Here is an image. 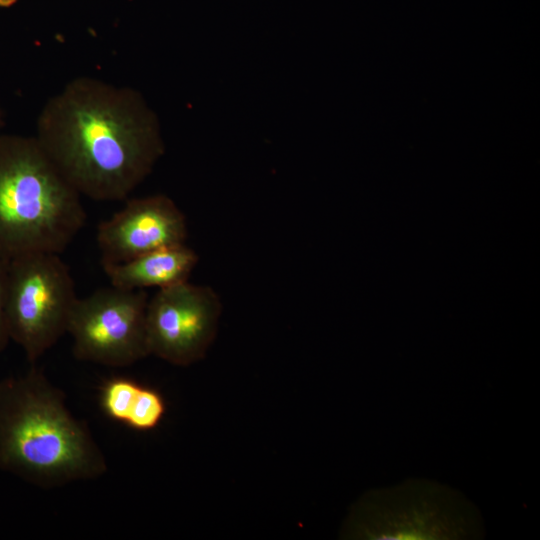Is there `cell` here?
Masks as SVG:
<instances>
[{
  "label": "cell",
  "instance_id": "52a82bcc",
  "mask_svg": "<svg viewBox=\"0 0 540 540\" xmlns=\"http://www.w3.org/2000/svg\"><path fill=\"white\" fill-rule=\"evenodd\" d=\"M221 313V300L209 286L185 281L158 289L146 309L149 355L176 366L198 362L216 337Z\"/></svg>",
  "mask_w": 540,
  "mask_h": 540
},
{
  "label": "cell",
  "instance_id": "30bf717a",
  "mask_svg": "<svg viewBox=\"0 0 540 540\" xmlns=\"http://www.w3.org/2000/svg\"><path fill=\"white\" fill-rule=\"evenodd\" d=\"M141 385L136 381L116 377L108 380L101 388V408L110 419L125 423Z\"/></svg>",
  "mask_w": 540,
  "mask_h": 540
},
{
  "label": "cell",
  "instance_id": "3957f363",
  "mask_svg": "<svg viewBox=\"0 0 540 540\" xmlns=\"http://www.w3.org/2000/svg\"><path fill=\"white\" fill-rule=\"evenodd\" d=\"M80 193L37 139L0 135V255L63 253L85 226Z\"/></svg>",
  "mask_w": 540,
  "mask_h": 540
},
{
  "label": "cell",
  "instance_id": "7c38bea8",
  "mask_svg": "<svg viewBox=\"0 0 540 540\" xmlns=\"http://www.w3.org/2000/svg\"><path fill=\"white\" fill-rule=\"evenodd\" d=\"M8 265L9 259L0 255V354L11 341L6 312Z\"/></svg>",
  "mask_w": 540,
  "mask_h": 540
},
{
  "label": "cell",
  "instance_id": "5b68a950",
  "mask_svg": "<svg viewBox=\"0 0 540 540\" xmlns=\"http://www.w3.org/2000/svg\"><path fill=\"white\" fill-rule=\"evenodd\" d=\"M77 298L70 269L60 254L28 253L9 260V335L28 362L35 364L66 334Z\"/></svg>",
  "mask_w": 540,
  "mask_h": 540
},
{
  "label": "cell",
  "instance_id": "5bb4252c",
  "mask_svg": "<svg viewBox=\"0 0 540 540\" xmlns=\"http://www.w3.org/2000/svg\"><path fill=\"white\" fill-rule=\"evenodd\" d=\"M1 124H2V111L0 109V126H1Z\"/></svg>",
  "mask_w": 540,
  "mask_h": 540
},
{
  "label": "cell",
  "instance_id": "ba28073f",
  "mask_svg": "<svg viewBox=\"0 0 540 540\" xmlns=\"http://www.w3.org/2000/svg\"><path fill=\"white\" fill-rule=\"evenodd\" d=\"M187 236L186 217L170 197L131 198L98 224L100 264L122 263L156 249L185 244Z\"/></svg>",
  "mask_w": 540,
  "mask_h": 540
},
{
  "label": "cell",
  "instance_id": "8fae6325",
  "mask_svg": "<svg viewBox=\"0 0 540 540\" xmlns=\"http://www.w3.org/2000/svg\"><path fill=\"white\" fill-rule=\"evenodd\" d=\"M165 412L166 404L162 395L141 385L124 424L136 431H150L160 424Z\"/></svg>",
  "mask_w": 540,
  "mask_h": 540
},
{
  "label": "cell",
  "instance_id": "4fadbf2b",
  "mask_svg": "<svg viewBox=\"0 0 540 540\" xmlns=\"http://www.w3.org/2000/svg\"><path fill=\"white\" fill-rule=\"evenodd\" d=\"M17 2V0H0V7H11Z\"/></svg>",
  "mask_w": 540,
  "mask_h": 540
},
{
  "label": "cell",
  "instance_id": "277c9868",
  "mask_svg": "<svg viewBox=\"0 0 540 540\" xmlns=\"http://www.w3.org/2000/svg\"><path fill=\"white\" fill-rule=\"evenodd\" d=\"M484 535L478 509L459 491L427 479L367 492L343 536L367 540H471Z\"/></svg>",
  "mask_w": 540,
  "mask_h": 540
},
{
  "label": "cell",
  "instance_id": "7a4b0ae2",
  "mask_svg": "<svg viewBox=\"0 0 540 540\" xmlns=\"http://www.w3.org/2000/svg\"><path fill=\"white\" fill-rule=\"evenodd\" d=\"M0 470L41 488L93 480L108 470L87 425L34 364L0 380Z\"/></svg>",
  "mask_w": 540,
  "mask_h": 540
},
{
  "label": "cell",
  "instance_id": "8992f818",
  "mask_svg": "<svg viewBox=\"0 0 540 540\" xmlns=\"http://www.w3.org/2000/svg\"><path fill=\"white\" fill-rule=\"evenodd\" d=\"M145 290L110 286L77 298L67 332L81 361L126 367L149 356L146 339Z\"/></svg>",
  "mask_w": 540,
  "mask_h": 540
},
{
  "label": "cell",
  "instance_id": "6da1fadb",
  "mask_svg": "<svg viewBox=\"0 0 540 540\" xmlns=\"http://www.w3.org/2000/svg\"><path fill=\"white\" fill-rule=\"evenodd\" d=\"M38 143L62 176L96 201H122L165 152L156 113L134 88L80 76L50 97Z\"/></svg>",
  "mask_w": 540,
  "mask_h": 540
},
{
  "label": "cell",
  "instance_id": "9c48e42d",
  "mask_svg": "<svg viewBox=\"0 0 540 540\" xmlns=\"http://www.w3.org/2000/svg\"><path fill=\"white\" fill-rule=\"evenodd\" d=\"M198 260L197 253L185 243L156 249L122 263L101 266L111 286L125 290L162 289L188 281Z\"/></svg>",
  "mask_w": 540,
  "mask_h": 540
}]
</instances>
